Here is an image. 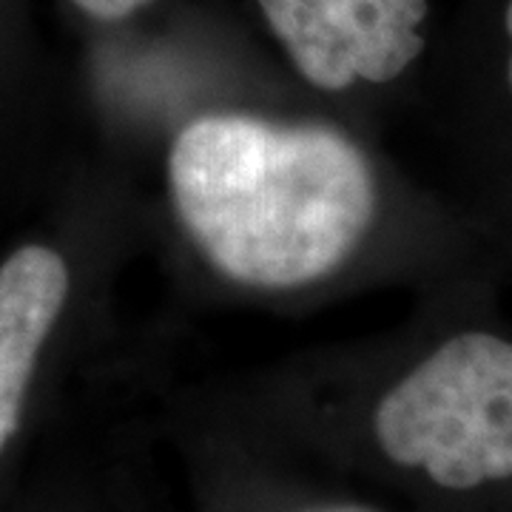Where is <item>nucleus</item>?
I'll return each mask as SVG.
<instances>
[{"instance_id":"nucleus-1","label":"nucleus","mask_w":512,"mask_h":512,"mask_svg":"<svg viewBox=\"0 0 512 512\" xmlns=\"http://www.w3.org/2000/svg\"><path fill=\"white\" fill-rule=\"evenodd\" d=\"M143 214L128 180L92 151L80 231L23 242L0 262V456L18 436L37 373L63 336L111 330V296Z\"/></svg>"},{"instance_id":"nucleus-3","label":"nucleus","mask_w":512,"mask_h":512,"mask_svg":"<svg viewBox=\"0 0 512 512\" xmlns=\"http://www.w3.org/2000/svg\"><path fill=\"white\" fill-rule=\"evenodd\" d=\"M299 92L336 111L427 52L430 0H228Z\"/></svg>"},{"instance_id":"nucleus-5","label":"nucleus","mask_w":512,"mask_h":512,"mask_svg":"<svg viewBox=\"0 0 512 512\" xmlns=\"http://www.w3.org/2000/svg\"><path fill=\"white\" fill-rule=\"evenodd\" d=\"M498 26H501V35L507 40V63H504V72H507V86L512 92V0H501L498 6Z\"/></svg>"},{"instance_id":"nucleus-2","label":"nucleus","mask_w":512,"mask_h":512,"mask_svg":"<svg viewBox=\"0 0 512 512\" xmlns=\"http://www.w3.org/2000/svg\"><path fill=\"white\" fill-rule=\"evenodd\" d=\"M382 456L441 490L512 478V339L464 328L441 339L370 410Z\"/></svg>"},{"instance_id":"nucleus-6","label":"nucleus","mask_w":512,"mask_h":512,"mask_svg":"<svg viewBox=\"0 0 512 512\" xmlns=\"http://www.w3.org/2000/svg\"><path fill=\"white\" fill-rule=\"evenodd\" d=\"M308 512H373L367 507H356V504H330V507H316V510Z\"/></svg>"},{"instance_id":"nucleus-4","label":"nucleus","mask_w":512,"mask_h":512,"mask_svg":"<svg viewBox=\"0 0 512 512\" xmlns=\"http://www.w3.org/2000/svg\"><path fill=\"white\" fill-rule=\"evenodd\" d=\"M83 35H114L163 9L168 0H63Z\"/></svg>"}]
</instances>
